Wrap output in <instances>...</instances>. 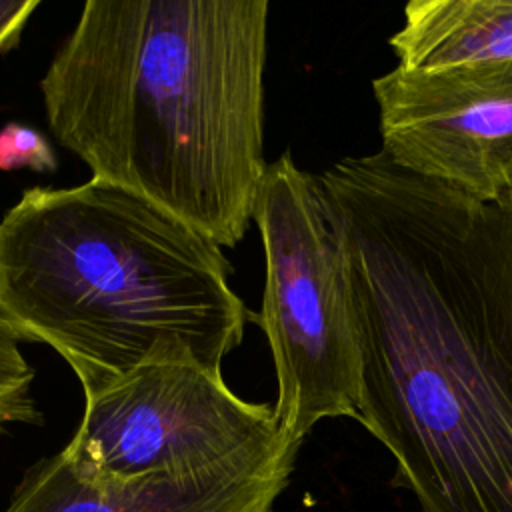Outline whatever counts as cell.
<instances>
[{
  "label": "cell",
  "mask_w": 512,
  "mask_h": 512,
  "mask_svg": "<svg viewBox=\"0 0 512 512\" xmlns=\"http://www.w3.org/2000/svg\"><path fill=\"white\" fill-rule=\"evenodd\" d=\"M314 178L356 324V422L420 512H512V210L382 150Z\"/></svg>",
  "instance_id": "obj_1"
},
{
  "label": "cell",
  "mask_w": 512,
  "mask_h": 512,
  "mask_svg": "<svg viewBox=\"0 0 512 512\" xmlns=\"http://www.w3.org/2000/svg\"><path fill=\"white\" fill-rule=\"evenodd\" d=\"M268 0H88L40 80L54 138L220 248L254 222Z\"/></svg>",
  "instance_id": "obj_2"
},
{
  "label": "cell",
  "mask_w": 512,
  "mask_h": 512,
  "mask_svg": "<svg viewBox=\"0 0 512 512\" xmlns=\"http://www.w3.org/2000/svg\"><path fill=\"white\" fill-rule=\"evenodd\" d=\"M232 272L210 238L100 178L28 188L0 218V316L56 350L84 396L154 362L220 372L256 316Z\"/></svg>",
  "instance_id": "obj_3"
},
{
  "label": "cell",
  "mask_w": 512,
  "mask_h": 512,
  "mask_svg": "<svg viewBox=\"0 0 512 512\" xmlns=\"http://www.w3.org/2000/svg\"><path fill=\"white\" fill-rule=\"evenodd\" d=\"M266 280L260 324L272 352L276 418L296 440L326 418L358 416L360 352L346 268L316 178L286 150L254 206Z\"/></svg>",
  "instance_id": "obj_4"
},
{
  "label": "cell",
  "mask_w": 512,
  "mask_h": 512,
  "mask_svg": "<svg viewBox=\"0 0 512 512\" xmlns=\"http://www.w3.org/2000/svg\"><path fill=\"white\" fill-rule=\"evenodd\" d=\"M300 444L274 404L242 400L222 372L176 360L146 364L84 396L80 426L62 450L112 478L218 484L290 476Z\"/></svg>",
  "instance_id": "obj_5"
},
{
  "label": "cell",
  "mask_w": 512,
  "mask_h": 512,
  "mask_svg": "<svg viewBox=\"0 0 512 512\" xmlns=\"http://www.w3.org/2000/svg\"><path fill=\"white\" fill-rule=\"evenodd\" d=\"M382 152L400 168L512 210V62L400 66L372 80Z\"/></svg>",
  "instance_id": "obj_6"
},
{
  "label": "cell",
  "mask_w": 512,
  "mask_h": 512,
  "mask_svg": "<svg viewBox=\"0 0 512 512\" xmlns=\"http://www.w3.org/2000/svg\"><path fill=\"white\" fill-rule=\"evenodd\" d=\"M290 476L182 484L166 476L112 478L60 450L38 462L4 512H272Z\"/></svg>",
  "instance_id": "obj_7"
},
{
  "label": "cell",
  "mask_w": 512,
  "mask_h": 512,
  "mask_svg": "<svg viewBox=\"0 0 512 512\" xmlns=\"http://www.w3.org/2000/svg\"><path fill=\"white\" fill-rule=\"evenodd\" d=\"M388 44L404 70L512 62V0H412Z\"/></svg>",
  "instance_id": "obj_8"
},
{
  "label": "cell",
  "mask_w": 512,
  "mask_h": 512,
  "mask_svg": "<svg viewBox=\"0 0 512 512\" xmlns=\"http://www.w3.org/2000/svg\"><path fill=\"white\" fill-rule=\"evenodd\" d=\"M22 338L0 316V430L10 424H40L32 396L34 368L20 350Z\"/></svg>",
  "instance_id": "obj_9"
},
{
  "label": "cell",
  "mask_w": 512,
  "mask_h": 512,
  "mask_svg": "<svg viewBox=\"0 0 512 512\" xmlns=\"http://www.w3.org/2000/svg\"><path fill=\"white\" fill-rule=\"evenodd\" d=\"M20 168L48 174L58 168V156L40 130L22 122H8L0 128V170Z\"/></svg>",
  "instance_id": "obj_10"
},
{
  "label": "cell",
  "mask_w": 512,
  "mask_h": 512,
  "mask_svg": "<svg viewBox=\"0 0 512 512\" xmlns=\"http://www.w3.org/2000/svg\"><path fill=\"white\" fill-rule=\"evenodd\" d=\"M38 6L40 0H0V54L20 42L24 26Z\"/></svg>",
  "instance_id": "obj_11"
}]
</instances>
